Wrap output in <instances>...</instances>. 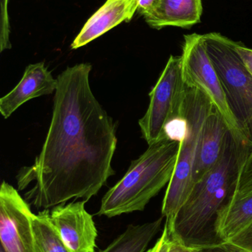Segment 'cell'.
<instances>
[{
	"label": "cell",
	"mask_w": 252,
	"mask_h": 252,
	"mask_svg": "<svg viewBox=\"0 0 252 252\" xmlns=\"http://www.w3.org/2000/svg\"><path fill=\"white\" fill-rule=\"evenodd\" d=\"M90 63L69 66L57 77L53 115L41 152L19 170L18 190L30 205L49 210L70 200L88 201L115 174L116 130L92 92Z\"/></svg>",
	"instance_id": "cell-1"
},
{
	"label": "cell",
	"mask_w": 252,
	"mask_h": 252,
	"mask_svg": "<svg viewBox=\"0 0 252 252\" xmlns=\"http://www.w3.org/2000/svg\"><path fill=\"white\" fill-rule=\"evenodd\" d=\"M252 143L241 133L229 130L221 158L194 185L175 222L170 236L188 250L221 243L216 234L217 214L235 192L243 164Z\"/></svg>",
	"instance_id": "cell-2"
},
{
	"label": "cell",
	"mask_w": 252,
	"mask_h": 252,
	"mask_svg": "<svg viewBox=\"0 0 252 252\" xmlns=\"http://www.w3.org/2000/svg\"><path fill=\"white\" fill-rule=\"evenodd\" d=\"M180 142L160 141L133 160L124 177L106 192L97 215L113 218L142 212L169 185L176 168Z\"/></svg>",
	"instance_id": "cell-3"
},
{
	"label": "cell",
	"mask_w": 252,
	"mask_h": 252,
	"mask_svg": "<svg viewBox=\"0 0 252 252\" xmlns=\"http://www.w3.org/2000/svg\"><path fill=\"white\" fill-rule=\"evenodd\" d=\"M214 108L211 100L201 90L186 87L182 113L186 121V133L180 142L176 168L167 187L161 209L162 217L166 219L164 226L170 235L174 231L179 211L195 185L192 170L197 148L204 121Z\"/></svg>",
	"instance_id": "cell-4"
},
{
	"label": "cell",
	"mask_w": 252,
	"mask_h": 252,
	"mask_svg": "<svg viewBox=\"0 0 252 252\" xmlns=\"http://www.w3.org/2000/svg\"><path fill=\"white\" fill-rule=\"evenodd\" d=\"M209 57L216 69L241 133L252 143V75L236 42L218 32L204 34Z\"/></svg>",
	"instance_id": "cell-5"
},
{
	"label": "cell",
	"mask_w": 252,
	"mask_h": 252,
	"mask_svg": "<svg viewBox=\"0 0 252 252\" xmlns=\"http://www.w3.org/2000/svg\"><path fill=\"white\" fill-rule=\"evenodd\" d=\"M186 89L182 75L181 56H171L149 93L147 111L139 121L142 136L148 145L167 139V126L183 116Z\"/></svg>",
	"instance_id": "cell-6"
},
{
	"label": "cell",
	"mask_w": 252,
	"mask_h": 252,
	"mask_svg": "<svg viewBox=\"0 0 252 252\" xmlns=\"http://www.w3.org/2000/svg\"><path fill=\"white\" fill-rule=\"evenodd\" d=\"M180 56L182 75L186 87L201 90L223 117L229 130L233 133H241L229 109L218 75L209 57L204 35H185Z\"/></svg>",
	"instance_id": "cell-7"
},
{
	"label": "cell",
	"mask_w": 252,
	"mask_h": 252,
	"mask_svg": "<svg viewBox=\"0 0 252 252\" xmlns=\"http://www.w3.org/2000/svg\"><path fill=\"white\" fill-rule=\"evenodd\" d=\"M34 216L26 200L3 181L0 189V242L4 252H39L33 230Z\"/></svg>",
	"instance_id": "cell-8"
},
{
	"label": "cell",
	"mask_w": 252,
	"mask_h": 252,
	"mask_svg": "<svg viewBox=\"0 0 252 252\" xmlns=\"http://www.w3.org/2000/svg\"><path fill=\"white\" fill-rule=\"evenodd\" d=\"M85 201H72L53 207L50 219L71 252H95L97 229Z\"/></svg>",
	"instance_id": "cell-9"
},
{
	"label": "cell",
	"mask_w": 252,
	"mask_h": 252,
	"mask_svg": "<svg viewBox=\"0 0 252 252\" xmlns=\"http://www.w3.org/2000/svg\"><path fill=\"white\" fill-rule=\"evenodd\" d=\"M56 87L57 80L53 78L44 62L28 65L19 84L0 99V112L7 119L28 100L53 94Z\"/></svg>",
	"instance_id": "cell-10"
},
{
	"label": "cell",
	"mask_w": 252,
	"mask_h": 252,
	"mask_svg": "<svg viewBox=\"0 0 252 252\" xmlns=\"http://www.w3.org/2000/svg\"><path fill=\"white\" fill-rule=\"evenodd\" d=\"M229 128L220 113L213 109L204 121L192 170L194 185L203 179L221 158Z\"/></svg>",
	"instance_id": "cell-11"
},
{
	"label": "cell",
	"mask_w": 252,
	"mask_h": 252,
	"mask_svg": "<svg viewBox=\"0 0 252 252\" xmlns=\"http://www.w3.org/2000/svg\"><path fill=\"white\" fill-rule=\"evenodd\" d=\"M138 7V0H107L87 21L72 41L71 48L84 47L123 22H130Z\"/></svg>",
	"instance_id": "cell-12"
},
{
	"label": "cell",
	"mask_w": 252,
	"mask_h": 252,
	"mask_svg": "<svg viewBox=\"0 0 252 252\" xmlns=\"http://www.w3.org/2000/svg\"><path fill=\"white\" fill-rule=\"evenodd\" d=\"M202 12V0H160L144 18L155 29L167 26L188 29L201 22Z\"/></svg>",
	"instance_id": "cell-13"
},
{
	"label": "cell",
	"mask_w": 252,
	"mask_h": 252,
	"mask_svg": "<svg viewBox=\"0 0 252 252\" xmlns=\"http://www.w3.org/2000/svg\"><path fill=\"white\" fill-rule=\"evenodd\" d=\"M252 220V192L229 199L217 216L216 230L220 241H227Z\"/></svg>",
	"instance_id": "cell-14"
},
{
	"label": "cell",
	"mask_w": 252,
	"mask_h": 252,
	"mask_svg": "<svg viewBox=\"0 0 252 252\" xmlns=\"http://www.w3.org/2000/svg\"><path fill=\"white\" fill-rule=\"evenodd\" d=\"M161 217L143 224H130L105 250L97 252H144L162 225Z\"/></svg>",
	"instance_id": "cell-15"
},
{
	"label": "cell",
	"mask_w": 252,
	"mask_h": 252,
	"mask_svg": "<svg viewBox=\"0 0 252 252\" xmlns=\"http://www.w3.org/2000/svg\"><path fill=\"white\" fill-rule=\"evenodd\" d=\"M32 226L38 252H71L50 220V210L34 214Z\"/></svg>",
	"instance_id": "cell-16"
},
{
	"label": "cell",
	"mask_w": 252,
	"mask_h": 252,
	"mask_svg": "<svg viewBox=\"0 0 252 252\" xmlns=\"http://www.w3.org/2000/svg\"><path fill=\"white\" fill-rule=\"evenodd\" d=\"M252 192V147L243 164L235 192L229 199H237Z\"/></svg>",
	"instance_id": "cell-17"
},
{
	"label": "cell",
	"mask_w": 252,
	"mask_h": 252,
	"mask_svg": "<svg viewBox=\"0 0 252 252\" xmlns=\"http://www.w3.org/2000/svg\"><path fill=\"white\" fill-rule=\"evenodd\" d=\"M9 0H1V20H0V51L11 48L10 41V22H9Z\"/></svg>",
	"instance_id": "cell-18"
},
{
	"label": "cell",
	"mask_w": 252,
	"mask_h": 252,
	"mask_svg": "<svg viewBox=\"0 0 252 252\" xmlns=\"http://www.w3.org/2000/svg\"><path fill=\"white\" fill-rule=\"evenodd\" d=\"M227 242L244 252H252V220Z\"/></svg>",
	"instance_id": "cell-19"
},
{
	"label": "cell",
	"mask_w": 252,
	"mask_h": 252,
	"mask_svg": "<svg viewBox=\"0 0 252 252\" xmlns=\"http://www.w3.org/2000/svg\"><path fill=\"white\" fill-rule=\"evenodd\" d=\"M189 250L190 252H244L238 250L235 246L227 241H223V242L219 243L210 247H204V248Z\"/></svg>",
	"instance_id": "cell-20"
},
{
	"label": "cell",
	"mask_w": 252,
	"mask_h": 252,
	"mask_svg": "<svg viewBox=\"0 0 252 252\" xmlns=\"http://www.w3.org/2000/svg\"><path fill=\"white\" fill-rule=\"evenodd\" d=\"M170 246V236L167 227L164 226L161 237L158 238L153 247L146 252H169Z\"/></svg>",
	"instance_id": "cell-21"
},
{
	"label": "cell",
	"mask_w": 252,
	"mask_h": 252,
	"mask_svg": "<svg viewBox=\"0 0 252 252\" xmlns=\"http://www.w3.org/2000/svg\"><path fill=\"white\" fill-rule=\"evenodd\" d=\"M236 49L242 58L247 69L252 75V49L249 48L239 42H236Z\"/></svg>",
	"instance_id": "cell-22"
},
{
	"label": "cell",
	"mask_w": 252,
	"mask_h": 252,
	"mask_svg": "<svg viewBox=\"0 0 252 252\" xmlns=\"http://www.w3.org/2000/svg\"><path fill=\"white\" fill-rule=\"evenodd\" d=\"M159 1L160 0H139L138 11L144 16L152 11L156 7Z\"/></svg>",
	"instance_id": "cell-23"
},
{
	"label": "cell",
	"mask_w": 252,
	"mask_h": 252,
	"mask_svg": "<svg viewBox=\"0 0 252 252\" xmlns=\"http://www.w3.org/2000/svg\"><path fill=\"white\" fill-rule=\"evenodd\" d=\"M169 252H190L187 248L182 245L177 240L170 236V246Z\"/></svg>",
	"instance_id": "cell-24"
},
{
	"label": "cell",
	"mask_w": 252,
	"mask_h": 252,
	"mask_svg": "<svg viewBox=\"0 0 252 252\" xmlns=\"http://www.w3.org/2000/svg\"><path fill=\"white\" fill-rule=\"evenodd\" d=\"M0 252H4V250L1 247H0Z\"/></svg>",
	"instance_id": "cell-25"
}]
</instances>
